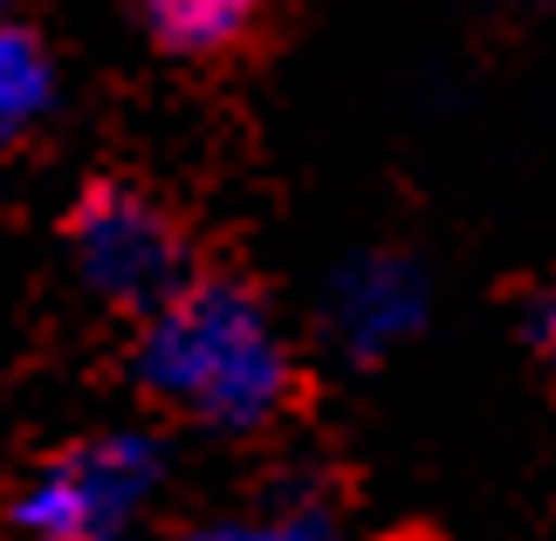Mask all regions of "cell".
<instances>
[{
	"label": "cell",
	"instance_id": "obj_8",
	"mask_svg": "<svg viewBox=\"0 0 556 541\" xmlns=\"http://www.w3.org/2000/svg\"><path fill=\"white\" fill-rule=\"evenodd\" d=\"M529 343H536V357L556 371V281L536 295V309H529Z\"/></svg>",
	"mask_w": 556,
	"mask_h": 541
},
{
	"label": "cell",
	"instance_id": "obj_4",
	"mask_svg": "<svg viewBox=\"0 0 556 541\" xmlns=\"http://www.w3.org/2000/svg\"><path fill=\"white\" fill-rule=\"evenodd\" d=\"M433 288L426 268L399 247H365L330 274L324 288V336L337 343V357L351 363H384L399 343H413L426 330Z\"/></svg>",
	"mask_w": 556,
	"mask_h": 541
},
{
	"label": "cell",
	"instance_id": "obj_9",
	"mask_svg": "<svg viewBox=\"0 0 556 541\" xmlns=\"http://www.w3.org/2000/svg\"><path fill=\"white\" fill-rule=\"evenodd\" d=\"M8 8H14V0H0V21H8Z\"/></svg>",
	"mask_w": 556,
	"mask_h": 541
},
{
	"label": "cell",
	"instance_id": "obj_1",
	"mask_svg": "<svg viewBox=\"0 0 556 541\" xmlns=\"http://www.w3.org/2000/svg\"><path fill=\"white\" fill-rule=\"evenodd\" d=\"M131 377L152 404L179 411L200 431H220V439L268 431L303 391L295 343L275 322L268 295L241 274L200 268L138 315Z\"/></svg>",
	"mask_w": 556,
	"mask_h": 541
},
{
	"label": "cell",
	"instance_id": "obj_5",
	"mask_svg": "<svg viewBox=\"0 0 556 541\" xmlns=\"http://www.w3.org/2000/svg\"><path fill=\"white\" fill-rule=\"evenodd\" d=\"M186 541H351V507L324 473H275L241 501L200 514Z\"/></svg>",
	"mask_w": 556,
	"mask_h": 541
},
{
	"label": "cell",
	"instance_id": "obj_3",
	"mask_svg": "<svg viewBox=\"0 0 556 541\" xmlns=\"http://www.w3.org/2000/svg\"><path fill=\"white\" fill-rule=\"evenodd\" d=\"M62 241H70V268L83 288L131 315H144L165 288H179L192 274L186 227L144 185H124V179L83 185V199L62 220Z\"/></svg>",
	"mask_w": 556,
	"mask_h": 541
},
{
	"label": "cell",
	"instance_id": "obj_6",
	"mask_svg": "<svg viewBox=\"0 0 556 541\" xmlns=\"http://www.w3.org/2000/svg\"><path fill=\"white\" fill-rule=\"evenodd\" d=\"M262 8L268 0H138V21L152 35V49L179 62H220L254 41Z\"/></svg>",
	"mask_w": 556,
	"mask_h": 541
},
{
	"label": "cell",
	"instance_id": "obj_2",
	"mask_svg": "<svg viewBox=\"0 0 556 541\" xmlns=\"http://www.w3.org/2000/svg\"><path fill=\"white\" fill-rule=\"evenodd\" d=\"M159 487L165 446L138 425H111L49 452L41 473L14 493L8 521L21 541H131Z\"/></svg>",
	"mask_w": 556,
	"mask_h": 541
},
{
	"label": "cell",
	"instance_id": "obj_7",
	"mask_svg": "<svg viewBox=\"0 0 556 541\" xmlns=\"http://www.w3.org/2000/svg\"><path fill=\"white\" fill-rule=\"evenodd\" d=\"M55 111V62L49 49L14 28V21H0V151H14L21 138H35L41 124Z\"/></svg>",
	"mask_w": 556,
	"mask_h": 541
}]
</instances>
